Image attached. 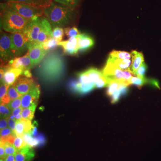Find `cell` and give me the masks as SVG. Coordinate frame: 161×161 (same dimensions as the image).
Listing matches in <instances>:
<instances>
[{"label":"cell","instance_id":"obj_8","mask_svg":"<svg viewBox=\"0 0 161 161\" xmlns=\"http://www.w3.org/2000/svg\"><path fill=\"white\" fill-rule=\"evenodd\" d=\"M32 68L39 64L44 59L48 51L43 48V43H32L28 49Z\"/></svg>","mask_w":161,"mask_h":161},{"label":"cell","instance_id":"obj_12","mask_svg":"<svg viewBox=\"0 0 161 161\" xmlns=\"http://www.w3.org/2000/svg\"><path fill=\"white\" fill-rule=\"evenodd\" d=\"M79 36V35H78ZM69 38L66 41H61L58 43V46L63 47L64 51L67 54H77L79 51V37Z\"/></svg>","mask_w":161,"mask_h":161},{"label":"cell","instance_id":"obj_10","mask_svg":"<svg viewBox=\"0 0 161 161\" xmlns=\"http://www.w3.org/2000/svg\"><path fill=\"white\" fill-rule=\"evenodd\" d=\"M42 24V17H36L31 19V22L26 29L25 34L31 43H36Z\"/></svg>","mask_w":161,"mask_h":161},{"label":"cell","instance_id":"obj_7","mask_svg":"<svg viewBox=\"0 0 161 161\" xmlns=\"http://www.w3.org/2000/svg\"><path fill=\"white\" fill-rule=\"evenodd\" d=\"M0 57L1 66L7 65L14 56L11 50V40L8 35L1 31L0 38Z\"/></svg>","mask_w":161,"mask_h":161},{"label":"cell","instance_id":"obj_27","mask_svg":"<svg viewBox=\"0 0 161 161\" xmlns=\"http://www.w3.org/2000/svg\"><path fill=\"white\" fill-rule=\"evenodd\" d=\"M121 81L122 80H114L110 81L106 92L107 95L108 96L111 97L114 92L119 89Z\"/></svg>","mask_w":161,"mask_h":161},{"label":"cell","instance_id":"obj_14","mask_svg":"<svg viewBox=\"0 0 161 161\" xmlns=\"http://www.w3.org/2000/svg\"><path fill=\"white\" fill-rule=\"evenodd\" d=\"M69 87L72 92L80 95L88 94L95 88V83L81 84L75 80H71Z\"/></svg>","mask_w":161,"mask_h":161},{"label":"cell","instance_id":"obj_46","mask_svg":"<svg viewBox=\"0 0 161 161\" xmlns=\"http://www.w3.org/2000/svg\"><path fill=\"white\" fill-rule=\"evenodd\" d=\"M23 110V108L21 107L15 109H14L12 111L11 115H10V116H9V117H10V118L13 119H14V117H15V116H16L17 115L22 113Z\"/></svg>","mask_w":161,"mask_h":161},{"label":"cell","instance_id":"obj_22","mask_svg":"<svg viewBox=\"0 0 161 161\" xmlns=\"http://www.w3.org/2000/svg\"><path fill=\"white\" fill-rule=\"evenodd\" d=\"M12 2L23 3L44 9L49 7L53 2L52 0H14Z\"/></svg>","mask_w":161,"mask_h":161},{"label":"cell","instance_id":"obj_25","mask_svg":"<svg viewBox=\"0 0 161 161\" xmlns=\"http://www.w3.org/2000/svg\"><path fill=\"white\" fill-rule=\"evenodd\" d=\"M22 136L26 143L30 147L33 148L40 146V142L39 140L36 137H33L30 133H25Z\"/></svg>","mask_w":161,"mask_h":161},{"label":"cell","instance_id":"obj_24","mask_svg":"<svg viewBox=\"0 0 161 161\" xmlns=\"http://www.w3.org/2000/svg\"><path fill=\"white\" fill-rule=\"evenodd\" d=\"M37 105V104H33L28 108L23 109L21 113L22 118L31 120L34 116L35 110L36 108Z\"/></svg>","mask_w":161,"mask_h":161},{"label":"cell","instance_id":"obj_4","mask_svg":"<svg viewBox=\"0 0 161 161\" xmlns=\"http://www.w3.org/2000/svg\"><path fill=\"white\" fill-rule=\"evenodd\" d=\"M10 37L11 50L14 57L23 55L28 50L31 44L27 35L24 33H14L10 35Z\"/></svg>","mask_w":161,"mask_h":161},{"label":"cell","instance_id":"obj_33","mask_svg":"<svg viewBox=\"0 0 161 161\" xmlns=\"http://www.w3.org/2000/svg\"><path fill=\"white\" fill-rule=\"evenodd\" d=\"M110 81L103 75L95 83V88H102L108 87L109 85Z\"/></svg>","mask_w":161,"mask_h":161},{"label":"cell","instance_id":"obj_17","mask_svg":"<svg viewBox=\"0 0 161 161\" xmlns=\"http://www.w3.org/2000/svg\"><path fill=\"white\" fill-rule=\"evenodd\" d=\"M35 155L33 149L28 145L19 150H17L14 154L15 159L16 161H31Z\"/></svg>","mask_w":161,"mask_h":161},{"label":"cell","instance_id":"obj_43","mask_svg":"<svg viewBox=\"0 0 161 161\" xmlns=\"http://www.w3.org/2000/svg\"><path fill=\"white\" fill-rule=\"evenodd\" d=\"M121 96H122V95L119 89L115 91L110 97L111 103H116L120 99Z\"/></svg>","mask_w":161,"mask_h":161},{"label":"cell","instance_id":"obj_16","mask_svg":"<svg viewBox=\"0 0 161 161\" xmlns=\"http://www.w3.org/2000/svg\"><path fill=\"white\" fill-rule=\"evenodd\" d=\"M53 37L52 27L49 21L45 17H42V24L36 43H43L45 40Z\"/></svg>","mask_w":161,"mask_h":161},{"label":"cell","instance_id":"obj_1","mask_svg":"<svg viewBox=\"0 0 161 161\" xmlns=\"http://www.w3.org/2000/svg\"><path fill=\"white\" fill-rule=\"evenodd\" d=\"M66 69V63L59 52L50 54L42 61L37 69L38 76L44 82L53 84L63 78Z\"/></svg>","mask_w":161,"mask_h":161},{"label":"cell","instance_id":"obj_11","mask_svg":"<svg viewBox=\"0 0 161 161\" xmlns=\"http://www.w3.org/2000/svg\"><path fill=\"white\" fill-rule=\"evenodd\" d=\"M7 65L13 68L21 69L22 72L30 70L32 67L29 53L27 52L23 57L15 58L10 60Z\"/></svg>","mask_w":161,"mask_h":161},{"label":"cell","instance_id":"obj_38","mask_svg":"<svg viewBox=\"0 0 161 161\" xmlns=\"http://www.w3.org/2000/svg\"><path fill=\"white\" fill-rule=\"evenodd\" d=\"M15 134L9 127L1 130V142L5 143L6 140L10 136Z\"/></svg>","mask_w":161,"mask_h":161},{"label":"cell","instance_id":"obj_42","mask_svg":"<svg viewBox=\"0 0 161 161\" xmlns=\"http://www.w3.org/2000/svg\"><path fill=\"white\" fill-rule=\"evenodd\" d=\"M9 85L4 83H1V87H0V99H2L3 97L6 96L8 94V88Z\"/></svg>","mask_w":161,"mask_h":161},{"label":"cell","instance_id":"obj_21","mask_svg":"<svg viewBox=\"0 0 161 161\" xmlns=\"http://www.w3.org/2000/svg\"><path fill=\"white\" fill-rule=\"evenodd\" d=\"M107 62L112 64L116 67L122 70L131 71L130 67L132 64V61L129 59L123 60L109 56Z\"/></svg>","mask_w":161,"mask_h":161},{"label":"cell","instance_id":"obj_23","mask_svg":"<svg viewBox=\"0 0 161 161\" xmlns=\"http://www.w3.org/2000/svg\"><path fill=\"white\" fill-rule=\"evenodd\" d=\"M85 72L88 77L90 82L95 83V82L103 75L102 71L94 68L89 69Z\"/></svg>","mask_w":161,"mask_h":161},{"label":"cell","instance_id":"obj_45","mask_svg":"<svg viewBox=\"0 0 161 161\" xmlns=\"http://www.w3.org/2000/svg\"><path fill=\"white\" fill-rule=\"evenodd\" d=\"M38 123L36 121H34L32 124V127L31 132V135L33 137H36L38 134L37 132Z\"/></svg>","mask_w":161,"mask_h":161},{"label":"cell","instance_id":"obj_18","mask_svg":"<svg viewBox=\"0 0 161 161\" xmlns=\"http://www.w3.org/2000/svg\"><path fill=\"white\" fill-rule=\"evenodd\" d=\"M130 85H134L139 89L147 84L151 85L152 86L160 88L159 83L157 80L154 79H148L145 77H132L129 81Z\"/></svg>","mask_w":161,"mask_h":161},{"label":"cell","instance_id":"obj_39","mask_svg":"<svg viewBox=\"0 0 161 161\" xmlns=\"http://www.w3.org/2000/svg\"><path fill=\"white\" fill-rule=\"evenodd\" d=\"M148 67L145 63V61L141 64L138 69L136 71L134 75L137 77H145V74L147 71Z\"/></svg>","mask_w":161,"mask_h":161},{"label":"cell","instance_id":"obj_19","mask_svg":"<svg viewBox=\"0 0 161 161\" xmlns=\"http://www.w3.org/2000/svg\"><path fill=\"white\" fill-rule=\"evenodd\" d=\"M79 37V51L83 52L91 49L95 45V41L91 36L86 33L80 34Z\"/></svg>","mask_w":161,"mask_h":161},{"label":"cell","instance_id":"obj_6","mask_svg":"<svg viewBox=\"0 0 161 161\" xmlns=\"http://www.w3.org/2000/svg\"><path fill=\"white\" fill-rule=\"evenodd\" d=\"M6 3L12 9L26 19H32L36 17H42L44 14V9L42 8L15 2Z\"/></svg>","mask_w":161,"mask_h":161},{"label":"cell","instance_id":"obj_35","mask_svg":"<svg viewBox=\"0 0 161 161\" xmlns=\"http://www.w3.org/2000/svg\"><path fill=\"white\" fill-rule=\"evenodd\" d=\"M13 144L17 150L22 149L27 145L23 136H16L15 137Z\"/></svg>","mask_w":161,"mask_h":161},{"label":"cell","instance_id":"obj_15","mask_svg":"<svg viewBox=\"0 0 161 161\" xmlns=\"http://www.w3.org/2000/svg\"><path fill=\"white\" fill-rule=\"evenodd\" d=\"M35 84L34 80L32 78L19 77L14 85L17 92L20 95H23L29 92Z\"/></svg>","mask_w":161,"mask_h":161},{"label":"cell","instance_id":"obj_20","mask_svg":"<svg viewBox=\"0 0 161 161\" xmlns=\"http://www.w3.org/2000/svg\"><path fill=\"white\" fill-rule=\"evenodd\" d=\"M131 55L132 60L130 70L134 75L136 71L138 69L143 62H144V56L142 53L136 50L132 51Z\"/></svg>","mask_w":161,"mask_h":161},{"label":"cell","instance_id":"obj_48","mask_svg":"<svg viewBox=\"0 0 161 161\" xmlns=\"http://www.w3.org/2000/svg\"><path fill=\"white\" fill-rule=\"evenodd\" d=\"M36 137L39 140V142H40V146H42L45 144L46 139H45V136L43 134L38 133Z\"/></svg>","mask_w":161,"mask_h":161},{"label":"cell","instance_id":"obj_41","mask_svg":"<svg viewBox=\"0 0 161 161\" xmlns=\"http://www.w3.org/2000/svg\"><path fill=\"white\" fill-rule=\"evenodd\" d=\"M21 120L23 121L24 124V130H25V133H28L31 134L32 127V124H31V120L29 119H24L22 118Z\"/></svg>","mask_w":161,"mask_h":161},{"label":"cell","instance_id":"obj_49","mask_svg":"<svg viewBox=\"0 0 161 161\" xmlns=\"http://www.w3.org/2000/svg\"><path fill=\"white\" fill-rule=\"evenodd\" d=\"M6 157V153H5V148L3 143L1 142L0 145V157L1 158L5 159Z\"/></svg>","mask_w":161,"mask_h":161},{"label":"cell","instance_id":"obj_2","mask_svg":"<svg viewBox=\"0 0 161 161\" xmlns=\"http://www.w3.org/2000/svg\"><path fill=\"white\" fill-rule=\"evenodd\" d=\"M44 14L53 28H65L73 23L76 17L75 8L54 2L44 9Z\"/></svg>","mask_w":161,"mask_h":161},{"label":"cell","instance_id":"obj_28","mask_svg":"<svg viewBox=\"0 0 161 161\" xmlns=\"http://www.w3.org/2000/svg\"><path fill=\"white\" fill-rule=\"evenodd\" d=\"M110 56L114 57L118 59H129L130 60L131 58V55L130 53L125 51H118L113 50L110 53Z\"/></svg>","mask_w":161,"mask_h":161},{"label":"cell","instance_id":"obj_36","mask_svg":"<svg viewBox=\"0 0 161 161\" xmlns=\"http://www.w3.org/2000/svg\"><path fill=\"white\" fill-rule=\"evenodd\" d=\"M3 143L4 144L6 156L15 154L17 152V150L14 144L8 142Z\"/></svg>","mask_w":161,"mask_h":161},{"label":"cell","instance_id":"obj_31","mask_svg":"<svg viewBox=\"0 0 161 161\" xmlns=\"http://www.w3.org/2000/svg\"><path fill=\"white\" fill-rule=\"evenodd\" d=\"M7 93H8L11 100L20 98L23 96V95H20L19 93L17 92V90L16 89L14 84L9 86Z\"/></svg>","mask_w":161,"mask_h":161},{"label":"cell","instance_id":"obj_9","mask_svg":"<svg viewBox=\"0 0 161 161\" xmlns=\"http://www.w3.org/2000/svg\"><path fill=\"white\" fill-rule=\"evenodd\" d=\"M40 86L35 84L29 92L21 97V107L26 108L33 104H37L40 98Z\"/></svg>","mask_w":161,"mask_h":161},{"label":"cell","instance_id":"obj_34","mask_svg":"<svg viewBox=\"0 0 161 161\" xmlns=\"http://www.w3.org/2000/svg\"><path fill=\"white\" fill-rule=\"evenodd\" d=\"M64 32L63 28L56 27L54 28L53 31V37L58 40L60 43L62 40L64 35Z\"/></svg>","mask_w":161,"mask_h":161},{"label":"cell","instance_id":"obj_32","mask_svg":"<svg viewBox=\"0 0 161 161\" xmlns=\"http://www.w3.org/2000/svg\"><path fill=\"white\" fill-rule=\"evenodd\" d=\"M56 3L66 5L72 8H76L79 5L80 0H54Z\"/></svg>","mask_w":161,"mask_h":161},{"label":"cell","instance_id":"obj_29","mask_svg":"<svg viewBox=\"0 0 161 161\" xmlns=\"http://www.w3.org/2000/svg\"><path fill=\"white\" fill-rule=\"evenodd\" d=\"M12 111L8 105L1 103L0 105V114L1 118H8L12 114Z\"/></svg>","mask_w":161,"mask_h":161},{"label":"cell","instance_id":"obj_13","mask_svg":"<svg viewBox=\"0 0 161 161\" xmlns=\"http://www.w3.org/2000/svg\"><path fill=\"white\" fill-rule=\"evenodd\" d=\"M2 67L5 69V71L1 83L3 82L9 86L14 84L20 75H22V70L13 68L7 65Z\"/></svg>","mask_w":161,"mask_h":161},{"label":"cell","instance_id":"obj_3","mask_svg":"<svg viewBox=\"0 0 161 161\" xmlns=\"http://www.w3.org/2000/svg\"><path fill=\"white\" fill-rule=\"evenodd\" d=\"M31 19L23 17L8 6L7 3L1 4V27L11 33H25Z\"/></svg>","mask_w":161,"mask_h":161},{"label":"cell","instance_id":"obj_47","mask_svg":"<svg viewBox=\"0 0 161 161\" xmlns=\"http://www.w3.org/2000/svg\"><path fill=\"white\" fill-rule=\"evenodd\" d=\"M8 119L7 118H1L0 120V129L3 130L8 127Z\"/></svg>","mask_w":161,"mask_h":161},{"label":"cell","instance_id":"obj_37","mask_svg":"<svg viewBox=\"0 0 161 161\" xmlns=\"http://www.w3.org/2000/svg\"><path fill=\"white\" fill-rule=\"evenodd\" d=\"M16 135L17 136H22L25 133L24 130V124L23 121L19 120H16V125L15 131Z\"/></svg>","mask_w":161,"mask_h":161},{"label":"cell","instance_id":"obj_40","mask_svg":"<svg viewBox=\"0 0 161 161\" xmlns=\"http://www.w3.org/2000/svg\"><path fill=\"white\" fill-rule=\"evenodd\" d=\"M7 105L12 112L13 110L21 106V97L10 101Z\"/></svg>","mask_w":161,"mask_h":161},{"label":"cell","instance_id":"obj_26","mask_svg":"<svg viewBox=\"0 0 161 161\" xmlns=\"http://www.w3.org/2000/svg\"><path fill=\"white\" fill-rule=\"evenodd\" d=\"M59 43L58 40L55 38L52 37L48 40H45L43 43V48L47 51L53 50L58 46Z\"/></svg>","mask_w":161,"mask_h":161},{"label":"cell","instance_id":"obj_44","mask_svg":"<svg viewBox=\"0 0 161 161\" xmlns=\"http://www.w3.org/2000/svg\"><path fill=\"white\" fill-rule=\"evenodd\" d=\"M7 119H8V125L9 128L15 134V131L16 125V120L10 118L9 117L7 118Z\"/></svg>","mask_w":161,"mask_h":161},{"label":"cell","instance_id":"obj_51","mask_svg":"<svg viewBox=\"0 0 161 161\" xmlns=\"http://www.w3.org/2000/svg\"><path fill=\"white\" fill-rule=\"evenodd\" d=\"M6 3H8V2H12L14 0H5Z\"/></svg>","mask_w":161,"mask_h":161},{"label":"cell","instance_id":"obj_5","mask_svg":"<svg viewBox=\"0 0 161 161\" xmlns=\"http://www.w3.org/2000/svg\"><path fill=\"white\" fill-rule=\"evenodd\" d=\"M103 74L110 81L114 80H123L130 85L129 81L133 77L130 70H122L112 64L107 62L102 70Z\"/></svg>","mask_w":161,"mask_h":161},{"label":"cell","instance_id":"obj_52","mask_svg":"<svg viewBox=\"0 0 161 161\" xmlns=\"http://www.w3.org/2000/svg\"><path fill=\"white\" fill-rule=\"evenodd\" d=\"M0 161H6L4 158H1L0 159Z\"/></svg>","mask_w":161,"mask_h":161},{"label":"cell","instance_id":"obj_50","mask_svg":"<svg viewBox=\"0 0 161 161\" xmlns=\"http://www.w3.org/2000/svg\"><path fill=\"white\" fill-rule=\"evenodd\" d=\"M5 159L6 161H16L15 159L14 154L6 156Z\"/></svg>","mask_w":161,"mask_h":161},{"label":"cell","instance_id":"obj_30","mask_svg":"<svg viewBox=\"0 0 161 161\" xmlns=\"http://www.w3.org/2000/svg\"><path fill=\"white\" fill-rule=\"evenodd\" d=\"M64 31L66 36L69 38L75 37L80 34V31L75 26L71 27L69 26L65 27L64 29Z\"/></svg>","mask_w":161,"mask_h":161}]
</instances>
